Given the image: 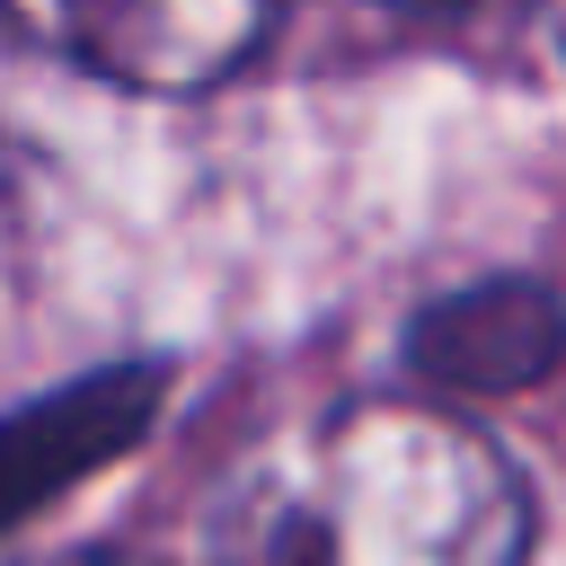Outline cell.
<instances>
[{
	"label": "cell",
	"instance_id": "obj_1",
	"mask_svg": "<svg viewBox=\"0 0 566 566\" xmlns=\"http://www.w3.org/2000/svg\"><path fill=\"white\" fill-rule=\"evenodd\" d=\"M513 460L433 407H345L274 433L212 504V566H522Z\"/></svg>",
	"mask_w": 566,
	"mask_h": 566
},
{
	"label": "cell",
	"instance_id": "obj_2",
	"mask_svg": "<svg viewBox=\"0 0 566 566\" xmlns=\"http://www.w3.org/2000/svg\"><path fill=\"white\" fill-rule=\"evenodd\" d=\"M0 18L124 88H212L239 71L274 18V0H0Z\"/></svg>",
	"mask_w": 566,
	"mask_h": 566
},
{
	"label": "cell",
	"instance_id": "obj_3",
	"mask_svg": "<svg viewBox=\"0 0 566 566\" xmlns=\"http://www.w3.org/2000/svg\"><path fill=\"white\" fill-rule=\"evenodd\" d=\"M407 354L451 389H522L566 354V301L539 283H469L407 327Z\"/></svg>",
	"mask_w": 566,
	"mask_h": 566
},
{
	"label": "cell",
	"instance_id": "obj_4",
	"mask_svg": "<svg viewBox=\"0 0 566 566\" xmlns=\"http://www.w3.org/2000/svg\"><path fill=\"white\" fill-rule=\"evenodd\" d=\"M142 416H150V380H142V371H106V380H88L80 398H53V407L18 416V424L0 433V522L27 513L62 469L106 460Z\"/></svg>",
	"mask_w": 566,
	"mask_h": 566
},
{
	"label": "cell",
	"instance_id": "obj_5",
	"mask_svg": "<svg viewBox=\"0 0 566 566\" xmlns=\"http://www.w3.org/2000/svg\"><path fill=\"white\" fill-rule=\"evenodd\" d=\"M88 566H124V557H88Z\"/></svg>",
	"mask_w": 566,
	"mask_h": 566
},
{
	"label": "cell",
	"instance_id": "obj_6",
	"mask_svg": "<svg viewBox=\"0 0 566 566\" xmlns=\"http://www.w3.org/2000/svg\"><path fill=\"white\" fill-rule=\"evenodd\" d=\"M557 27H566V0H557Z\"/></svg>",
	"mask_w": 566,
	"mask_h": 566
}]
</instances>
